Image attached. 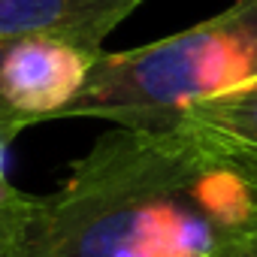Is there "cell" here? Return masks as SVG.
<instances>
[{"instance_id":"obj_2","label":"cell","mask_w":257,"mask_h":257,"mask_svg":"<svg viewBox=\"0 0 257 257\" xmlns=\"http://www.w3.org/2000/svg\"><path fill=\"white\" fill-rule=\"evenodd\" d=\"M257 79V0L140 49L100 52L61 118H103L118 127H176L206 97Z\"/></svg>"},{"instance_id":"obj_7","label":"cell","mask_w":257,"mask_h":257,"mask_svg":"<svg viewBox=\"0 0 257 257\" xmlns=\"http://www.w3.org/2000/svg\"><path fill=\"white\" fill-rule=\"evenodd\" d=\"M10 137L7 134H0V197H4L10 191V182H7V149H10Z\"/></svg>"},{"instance_id":"obj_4","label":"cell","mask_w":257,"mask_h":257,"mask_svg":"<svg viewBox=\"0 0 257 257\" xmlns=\"http://www.w3.org/2000/svg\"><path fill=\"white\" fill-rule=\"evenodd\" d=\"M146 0H0V43L64 40L85 52L100 43Z\"/></svg>"},{"instance_id":"obj_5","label":"cell","mask_w":257,"mask_h":257,"mask_svg":"<svg viewBox=\"0 0 257 257\" xmlns=\"http://www.w3.org/2000/svg\"><path fill=\"white\" fill-rule=\"evenodd\" d=\"M257 191V79L191 103L179 124Z\"/></svg>"},{"instance_id":"obj_3","label":"cell","mask_w":257,"mask_h":257,"mask_svg":"<svg viewBox=\"0 0 257 257\" xmlns=\"http://www.w3.org/2000/svg\"><path fill=\"white\" fill-rule=\"evenodd\" d=\"M100 52H85L64 40L10 43L0 64V112L22 134L37 121L61 118L82 91Z\"/></svg>"},{"instance_id":"obj_1","label":"cell","mask_w":257,"mask_h":257,"mask_svg":"<svg viewBox=\"0 0 257 257\" xmlns=\"http://www.w3.org/2000/svg\"><path fill=\"white\" fill-rule=\"evenodd\" d=\"M257 191L182 127H115L52 194L10 185L0 257H218Z\"/></svg>"},{"instance_id":"obj_6","label":"cell","mask_w":257,"mask_h":257,"mask_svg":"<svg viewBox=\"0 0 257 257\" xmlns=\"http://www.w3.org/2000/svg\"><path fill=\"white\" fill-rule=\"evenodd\" d=\"M218 257H257V221H254L239 239H233Z\"/></svg>"},{"instance_id":"obj_8","label":"cell","mask_w":257,"mask_h":257,"mask_svg":"<svg viewBox=\"0 0 257 257\" xmlns=\"http://www.w3.org/2000/svg\"><path fill=\"white\" fill-rule=\"evenodd\" d=\"M7 49H10V43H0V64H4V55H7ZM0 134H7L10 140H16L19 137V131H16V127L4 118V112H0Z\"/></svg>"}]
</instances>
